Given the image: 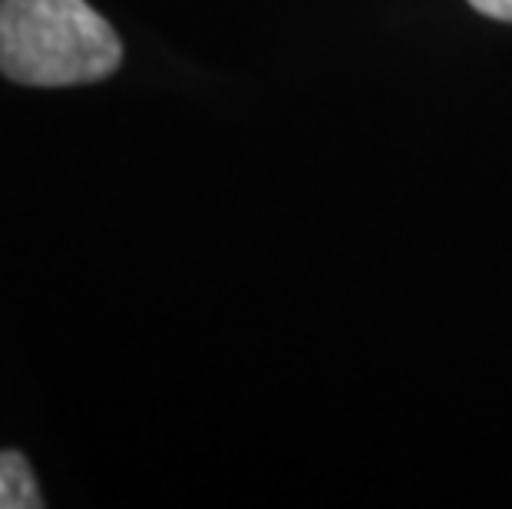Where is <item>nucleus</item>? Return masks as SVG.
<instances>
[{
    "instance_id": "obj_1",
    "label": "nucleus",
    "mask_w": 512,
    "mask_h": 509,
    "mask_svg": "<svg viewBox=\"0 0 512 509\" xmlns=\"http://www.w3.org/2000/svg\"><path fill=\"white\" fill-rule=\"evenodd\" d=\"M123 63L110 20L86 0H0V73L27 86H80Z\"/></svg>"
},
{
    "instance_id": "obj_2",
    "label": "nucleus",
    "mask_w": 512,
    "mask_h": 509,
    "mask_svg": "<svg viewBox=\"0 0 512 509\" xmlns=\"http://www.w3.org/2000/svg\"><path fill=\"white\" fill-rule=\"evenodd\" d=\"M40 490L24 453L0 450V509H40Z\"/></svg>"
},
{
    "instance_id": "obj_3",
    "label": "nucleus",
    "mask_w": 512,
    "mask_h": 509,
    "mask_svg": "<svg viewBox=\"0 0 512 509\" xmlns=\"http://www.w3.org/2000/svg\"><path fill=\"white\" fill-rule=\"evenodd\" d=\"M470 4L479 10V14L493 17V20H506L512 24V0H470Z\"/></svg>"
}]
</instances>
